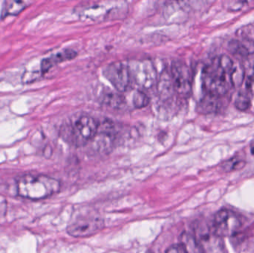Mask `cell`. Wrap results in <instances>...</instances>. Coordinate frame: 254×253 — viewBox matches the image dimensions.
Returning a JSON list of instances; mask_svg holds the SVG:
<instances>
[{"instance_id": "8", "label": "cell", "mask_w": 254, "mask_h": 253, "mask_svg": "<svg viewBox=\"0 0 254 253\" xmlns=\"http://www.w3.org/2000/svg\"><path fill=\"white\" fill-rule=\"evenodd\" d=\"M103 74L119 93L127 92L129 87L131 78L128 64L113 62L104 68Z\"/></svg>"}, {"instance_id": "17", "label": "cell", "mask_w": 254, "mask_h": 253, "mask_svg": "<svg viewBox=\"0 0 254 253\" xmlns=\"http://www.w3.org/2000/svg\"><path fill=\"white\" fill-rule=\"evenodd\" d=\"M234 105L240 111H247L252 105V99L249 94L244 91H240L237 94V98L234 101Z\"/></svg>"}, {"instance_id": "19", "label": "cell", "mask_w": 254, "mask_h": 253, "mask_svg": "<svg viewBox=\"0 0 254 253\" xmlns=\"http://www.w3.org/2000/svg\"><path fill=\"white\" fill-rule=\"evenodd\" d=\"M38 73L28 71V72H25L23 76H22V82L24 83H31L35 81L37 78H38Z\"/></svg>"}, {"instance_id": "14", "label": "cell", "mask_w": 254, "mask_h": 253, "mask_svg": "<svg viewBox=\"0 0 254 253\" xmlns=\"http://www.w3.org/2000/svg\"><path fill=\"white\" fill-rule=\"evenodd\" d=\"M220 97L205 94L197 105V111L201 114H212L216 112L221 106Z\"/></svg>"}, {"instance_id": "3", "label": "cell", "mask_w": 254, "mask_h": 253, "mask_svg": "<svg viewBox=\"0 0 254 253\" xmlns=\"http://www.w3.org/2000/svg\"><path fill=\"white\" fill-rule=\"evenodd\" d=\"M58 180L47 175H24L17 181V193L20 197L38 201L47 199L60 191Z\"/></svg>"}, {"instance_id": "5", "label": "cell", "mask_w": 254, "mask_h": 253, "mask_svg": "<svg viewBox=\"0 0 254 253\" xmlns=\"http://www.w3.org/2000/svg\"><path fill=\"white\" fill-rule=\"evenodd\" d=\"M195 241L202 253H225V245L222 238L213 227L199 223L195 229Z\"/></svg>"}, {"instance_id": "15", "label": "cell", "mask_w": 254, "mask_h": 253, "mask_svg": "<svg viewBox=\"0 0 254 253\" xmlns=\"http://www.w3.org/2000/svg\"><path fill=\"white\" fill-rule=\"evenodd\" d=\"M125 98L121 94L114 92H107L102 94L100 102L110 108H119L125 103Z\"/></svg>"}, {"instance_id": "2", "label": "cell", "mask_w": 254, "mask_h": 253, "mask_svg": "<svg viewBox=\"0 0 254 253\" xmlns=\"http://www.w3.org/2000/svg\"><path fill=\"white\" fill-rule=\"evenodd\" d=\"M99 129V123L88 114H78L70 119L63 127L62 137L75 147H84L92 142Z\"/></svg>"}, {"instance_id": "4", "label": "cell", "mask_w": 254, "mask_h": 253, "mask_svg": "<svg viewBox=\"0 0 254 253\" xmlns=\"http://www.w3.org/2000/svg\"><path fill=\"white\" fill-rule=\"evenodd\" d=\"M131 80L142 90H148L156 86L158 74L155 65L149 59H139L128 64Z\"/></svg>"}, {"instance_id": "1", "label": "cell", "mask_w": 254, "mask_h": 253, "mask_svg": "<svg viewBox=\"0 0 254 253\" xmlns=\"http://www.w3.org/2000/svg\"><path fill=\"white\" fill-rule=\"evenodd\" d=\"M236 62L228 55L222 54L212 59L201 73L202 89L207 95L225 96L232 86V74Z\"/></svg>"}, {"instance_id": "9", "label": "cell", "mask_w": 254, "mask_h": 253, "mask_svg": "<svg viewBox=\"0 0 254 253\" xmlns=\"http://www.w3.org/2000/svg\"><path fill=\"white\" fill-rule=\"evenodd\" d=\"M104 225V221L100 217L86 215L78 217L71 223L67 228V232L73 237H89L102 230Z\"/></svg>"}, {"instance_id": "10", "label": "cell", "mask_w": 254, "mask_h": 253, "mask_svg": "<svg viewBox=\"0 0 254 253\" xmlns=\"http://www.w3.org/2000/svg\"><path fill=\"white\" fill-rule=\"evenodd\" d=\"M112 2L97 3V4H87L83 6L79 15L85 19H91V20L98 21L99 19H108L112 17L113 13L118 14L117 11H122V10H119V7H125L122 4L116 5L110 4Z\"/></svg>"}, {"instance_id": "12", "label": "cell", "mask_w": 254, "mask_h": 253, "mask_svg": "<svg viewBox=\"0 0 254 253\" xmlns=\"http://www.w3.org/2000/svg\"><path fill=\"white\" fill-rule=\"evenodd\" d=\"M158 93L163 101L170 99L176 95L170 71L164 70L158 77L156 85Z\"/></svg>"}, {"instance_id": "21", "label": "cell", "mask_w": 254, "mask_h": 253, "mask_svg": "<svg viewBox=\"0 0 254 253\" xmlns=\"http://www.w3.org/2000/svg\"><path fill=\"white\" fill-rule=\"evenodd\" d=\"M246 88L249 93L254 95V71L248 77L247 81H246Z\"/></svg>"}, {"instance_id": "11", "label": "cell", "mask_w": 254, "mask_h": 253, "mask_svg": "<svg viewBox=\"0 0 254 253\" xmlns=\"http://www.w3.org/2000/svg\"><path fill=\"white\" fill-rule=\"evenodd\" d=\"M77 56V53L73 49H64L49 57L45 58L41 62V72L46 73L55 65L65 61L71 60Z\"/></svg>"}, {"instance_id": "18", "label": "cell", "mask_w": 254, "mask_h": 253, "mask_svg": "<svg viewBox=\"0 0 254 253\" xmlns=\"http://www.w3.org/2000/svg\"><path fill=\"white\" fill-rule=\"evenodd\" d=\"M150 102L149 96L143 90H137L132 97V103L134 108H143L147 106Z\"/></svg>"}, {"instance_id": "13", "label": "cell", "mask_w": 254, "mask_h": 253, "mask_svg": "<svg viewBox=\"0 0 254 253\" xmlns=\"http://www.w3.org/2000/svg\"><path fill=\"white\" fill-rule=\"evenodd\" d=\"M228 50L234 54L249 56L254 53V41L250 38L232 40L228 44Z\"/></svg>"}, {"instance_id": "7", "label": "cell", "mask_w": 254, "mask_h": 253, "mask_svg": "<svg viewBox=\"0 0 254 253\" xmlns=\"http://www.w3.org/2000/svg\"><path fill=\"white\" fill-rule=\"evenodd\" d=\"M242 221L235 212L222 209L215 215L213 229L220 237H231L241 229Z\"/></svg>"}, {"instance_id": "16", "label": "cell", "mask_w": 254, "mask_h": 253, "mask_svg": "<svg viewBox=\"0 0 254 253\" xmlns=\"http://www.w3.org/2000/svg\"><path fill=\"white\" fill-rule=\"evenodd\" d=\"M26 7L25 2L22 1H7L3 7L1 17H5L8 15L16 16L19 14Z\"/></svg>"}, {"instance_id": "6", "label": "cell", "mask_w": 254, "mask_h": 253, "mask_svg": "<svg viewBox=\"0 0 254 253\" xmlns=\"http://www.w3.org/2000/svg\"><path fill=\"white\" fill-rule=\"evenodd\" d=\"M170 72L176 95L182 98H189L192 92V76L188 65L182 61H174Z\"/></svg>"}, {"instance_id": "20", "label": "cell", "mask_w": 254, "mask_h": 253, "mask_svg": "<svg viewBox=\"0 0 254 253\" xmlns=\"http://www.w3.org/2000/svg\"><path fill=\"white\" fill-rule=\"evenodd\" d=\"M166 253H189L186 247L183 245H176L170 247Z\"/></svg>"}]
</instances>
